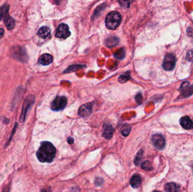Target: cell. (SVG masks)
I'll use <instances>...</instances> for the list:
<instances>
[{"label": "cell", "mask_w": 193, "mask_h": 192, "mask_svg": "<svg viewBox=\"0 0 193 192\" xmlns=\"http://www.w3.org/2000/svg\"><path fill=\"white\" fill-rule=\"evenodd\" d=\"M56 149L55 146L49 141H43L37 150V159L41 162L50 163L55 157Z\"/></svg>", "instance_id": "6da1fadb"}, {"label": "cell", "mask_w": 193, "mask_h": 192, "mask_svg": "<svg viewBox=\"0 0 193 192\" xmlns=\"http://www.w3.org/2000/svg\"><path fill=\"white\" fill-rule=\"evenodd\" d=\"M122 21V16L117 11L111 12L107 15L105 19L106 27L111 29L114 30L117 29Z\"/></svg>", "instance_id": "7a4b0ae2"}, {"label": "cell", "mask_w": 193, "mask_h": 192, "mask_svg": "<svg viewBox=\"0 0 193 192\" xmlns=\"http://www.w3.org/2000/svg\"><path fill=\"white\" fill-rule=\"evenodd\" d=\"M11 55L13 58H16L19 61L25 62L27 60V55L25 49L21 46H15L11 50Z\"/></svg>", "instance_id": "3957f363"}, {"label": "cell", "mask_w": 193, "mask_h": 192, "mask_svg": "<svg viewBox=\"0 0 193 192\" xmlns=\"http://www.w3.org/2000/svg\"><path fill=\"white\" fill-rule=\"evenodd\" d=\"M67 103V100L65 96H57L52 103V109L55 111H59L63 109L66 106Z\"/></svg>", "instance_id": "277c9868"}, {"label": "cell", "mask_w": 193, "mask_h": 192, "mask_svg": "<svg viewBox=\"0 0 193 192\" xmlns=\"http://www.w3.org/2000/svg\"><path fill=\"white\" fill-rule=\"evenodd\" d=\"M70 31L69 30V27L67 25L62 23L59 25L55 33V36L56 37L66 39L68 37L70 36Z\"/></svg>", "instance_id": "5b68a950"}, {"label": "cell", "mask_w": 193, "mask_h": 192, "mask_svg": "<svg viewBox=\"0 0 193 192\" xmlns=\"http://www.w3.org/2000/svg\"><path fill=\"white\" fill-rule=\"evenodd\" d=\"M34 96L32 95H29L27 98L25 99V101L23 104V106H22V111H21V122H23L25 121L28 110L30 108V107L34 104Z\"/></svg>", "instance_id": "8992f818"}, {"label": "cell", "mask_w": 193, "mask_h": 192, "mask_svg": "<svg viewBox=\"0 0 193 192\" xmlns=\"http://www.w3.org/2000/svg\"><path fill=\"white\" fill-rule=\"evenodd\" d=\"M176 58L175 55L168 54L166 55L163 60V67L166 70H171L175 68Z\"/></svg>", "instance_id": "52a82bcc"}, {"label": "cell", "mask_w": 193, "mask_h": 192, "mask_svg": "<svg viewBox=\"0 0 193 192\" xmlns=\"http://www.w3.org/2000/svg\"><path fill=\"white\" fill-rule=\"evenodd\" d=\"M151 140L154 146L158 150H162L165 146V139L162 135H154Z\"/></svg>", "instance_id": "ba28073f"}, {"label": "cell", "mask_w": 193, "mask_h": 192, "mask_svg": "<svg viewBox=\"0 0 193 192\" xmlns=\"http://www.w3.org/2000/svg\"><path fill=\"white\" fill-rule=\"evenodd\" d=\"M92 113V106L90 104H86L81 106L78 113L81 117L89 116Z\"/></svg>", "instance_id": "9c48e42d"}, {"label": "cell", "mask_w": 193, "mask_h": 192, "mask_svg": "<svg viewBox=\"0 0 193 192\" xmlns=\"http://www.w3.org/2000/svg\"><path fill=\"white\" fill-rule=\"evenodd\" d=\"M113 129L109 123H104L103 127L102 136L106 139H110L113 135Z\"/></svg>", "instance_id": "30bf717a"}, {"label": "cell", "mask_w": 193, "mask_h": 192, "mask_svg": "<svg viewBox=\"0 0 193 192\" xmlns=\"http://www.w3.org/2000/svg\"><path fill=\"white\" fill-rule=\"evenodd\" d=\"M180 125L186 130H191L193 128V122L191 119L187 116L182 117L180 121Z\"/></svg>", "instance_id": "8fae6325"}, {"label": "cell", "mask_w": 193, "mask_h": 192, "mask_svg": "<svg viewBox=\"0 0 193 192\" xmlns=\"http://www.w3.org/2000/svg\"><path fill=\"white\" fill-rule=\"evenodd\" d=\"M53 57L52 55L48 54H44L40 56L39 59V63L43 65H48L52 63Z\"/></svg>", "instance_id": "7c38bea8"}, {"label": "cell", "mask_w": 193, "mask_h": 192, "mask_svg": "<svg viewBox=\"0 0 193 192\" xmlns=\"http://www.w3.org/2000/svg\"><path fill=\"white\" fill-rule=\"evenodd\" d=\"M50 34L51 31L50 28L45 26H43L42 27L40 28L37 33V35L43 39L48 38L50 36Z\"/></svg>", "instance_id": "4fadbf2b"}, {"label": "cell", "mask_w": 193, "mask_h": 192, "mask_svg": "<svg viewBox=\"0 0 193 192\" xmlns=\"http://www.w3.org/2000/svg\"><path fill=\"white\" fill-rule=\"evenodd\" d=\"M15 20L11 16L7 14L4 18V24L5 25L8 30H11L15 26Z\"/></svg>", "instance_id": "5bb4252c"}, {"label": "cell", "mask_w": 193, "mask_h": 192, "mask_svg": "<svg viewBox=\"0 0 193 192\" xmlns=\"http://www.w3.org/2000/svg\"><path fill=\"white\" fill-rule=\"evenodd\" d=\"M141 181H142V180H141V176L138 175H135L131 178V181H130V184L133 188H137L141 185Z\"/></svg>", "instance_id": "9a60e30c"}, {"label": "cell", "mask_w": 193, "mask_h": 192, "mask_svg": "<svg viewBox=\"0 0 193 192\" xmlns=\"http://www.w3.org/2000/svg\"><path fill=\"white\" fill-rule=\"evenodd\" d=\"M118 42L119 39L115 37H110L106 40V45L108 47H112L113 46H116Z\"/></svg>", "instance_id": "2e32d148"}, {"label": "cell", "mask_w": 193, "mask_h": 192, "mask_svg": "<svg viewBox=\"0 0 193 192\" xmlns=\"http://www.w3.org/2000/svg\"><path fill=\"white\" fill-rule=\"evenodd\" d=\"M166 192H178V188L176 184L174 183H169L165 186Z\"/></svg>", "instance_id": "e0dca14e"}, {"label": "cell", "mask_w": 193, "mask_h": 192, "mask_svg": "<svg viewBox=\"0 0 193 192\" xmlns=\"http://www.w3.org/2000/svg\"><path fill=\"white\" fill-rule=\"evenodd\" d=\"M9 10V5L5 4L1 7H0V21L5 17V16L8 14Z\"/></svg>", "instance_id": "ac0fdd59"}, {"label": "cell", "mask_w": 193, "mask_h": 192, "mask_svg": "<svg viewBox=\"0 0 193 192\" xmlns=\"http://www.w3.org/2000/svg\"><path fill=\"white\" fill-rule=\"evenodd\" d=\"M141 167L145 171H151L153 169V167L151 165V162L149 161H146L144 162L142 165H141Z\"/></svg>", "instance_id": "d6986e66"}, {"label": "cell", "mask_w": 193, "mask_h": 192, "mask_svg": "<svg viewBox=\"0 0 193 192\" xmlns=\"http://www.w3.org/2000/svg\"><path fill=\"white\" fill-rule=\"evenodd\" d=\"M126 54L125 50L124 49H120L117 51V52L114 54V57L117 59H123L124 58Z\"/></svg>", "instance_id": "ffe728a7"}, {"label": "cell", "mask_w": 193, "mask_h": 192, "mask_svg": "<svg viewBox=\"0 0 193 192\" xmlns=\"http://www.w3.org/2000/svg\"><path fill=\"white\" fill-rule=\"evenodd\" d=\"M143 153H144V151H143V150H141L137 154V156H136V157L135 159V163L136 166H138L139 164L140 163L141 159L143 156Z\"/></svg>", "instance_id": "44dd1931"}, {"label": "cell", "mask_w": 193, "mask_h": 192, "mask_svg": "<svg viewBox=\"0 0 193 192\" xmlns=\"http://www.w3.org/2000/svg\"><path fill=\"white\" fill-rule=\"evenodd\" d=\"M129 79H130V76L124 74V75H122V76H120L119 81L120 83H124L126 82Z\"/></svg>", "instance_id": "7402d4cb"}, {"label": "cell", "mask_w": 193, "mask_h": 192, "mask_svg": "<svg viewBox=\"0 0 193 192\" xmlns=\"http://www.w3.org/2000/svg\"><path fill=\"white\" fill-rule=\"evenodd\" d=\"M103 183V180L101 177L96 178L95 181V184L96 186H101Z\"/></svg>", "instance_id": "603a6c76"}, {"label": "cell", "mask_w": 193, "mask_h": 192, "mask_svg": "<svg viewBox=\"0 0 193 192\" xmlns=\"http://www.w3.org/2000/svg\"><path fill=\"white\" fill-rule=\"evenodd\" d=\"M130 131H131V128L130 127L129 128H124L122 131V135H123V136H126L127 135H128L129 132H130Z\"/></svg>", "instance_id": "cb8c5ba5"}, {"label": "cell", "mask_w": 193, "mask_h": 192, "mask_svg": "<svg viewBox=\"0 0 193 192\" xmlns=\"http://www.w3.org/2000/svg\"><path fill=\"white\" fill-rule=\"evenodd\" d=\"M136 101L138 103H141V101H142V96H141V94H138L136 96Z\"/></svg>", "instance_id": "d4e9b609"}, {"label": "cell", "mask_w": 193, "mask_h": 192, "mask_svg": "<svg viewBox=\"0 0 193 192\" xmlns=\"http://www.w3.org/2000/svg\"><path fill=\"white\" fill-rule=\"evenodd\" d=\"M68 143L70 144H72L74 143V139L72 137H69L67 139Z\"/></svg>", "instance_id": "484cf974"}, {"label": "cell", "mask_w": 193, "mask_h": 192, "mask_svg": "<svg viewBox=\"0 0 193 192\" xmlns=\"http://www.w3.org/2000/svg\"><path fill=\"white\" fill-rule=\"evenodd\" d=\"M3 34H4V30L3 28H0V39L3 36Z\"/></svg>", "instance_id": "4316f807"}, {"label": "cell", "mask_w": 193, "mask_h": 192, "mask_svg": "<svg viewBox=\"0 0 193 192\" xmlns=\"http://www.w3.org/2000/svg\"><path fill=\"white\" fill-rule=\"evenodd\" d=\"M41 192H46V191H45V190H42V191H41Z\"/></svg>", "instance_id": "83f0119b"}, {"label": "cell", "mask_w": 193, "mask_h": 192, "mask_svg": "<svg viewBox=\"0 0 193 192\" xmlns=\"http://www.w3.org/2000/svg\"><path fill=\"white\" fill-rule=\"evenodd\" d=\"M154 192H160V191H154Z\"/></svg>", "instance_id": "f1b7e54d"}]
</instances>
